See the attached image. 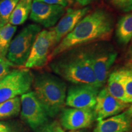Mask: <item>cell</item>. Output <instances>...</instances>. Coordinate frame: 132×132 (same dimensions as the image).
Masks as SVG:
<instances>
[{
    "label": "cell",
    "instance_id": "cell-12",
    "mask_svg": "<svg viewBox=\"0 0 132 132\" xmlns=\"http://www.w3.org/2000/svg\"><path fill=\"white\" fill-rule=\"evenodd\" d=\"M94 119L91 109L67 108L62 110L61 123L64 128L73 131L90 126Z\"/></svg>",
    "mask_w": 132,
    "mask_h": 132
},
{
    "label": "cell",
    "instance_id": "cell-30",
    "mask_svg": "<svg viewBox=\"0 0 132 132\" xmlns=\"http://www.w3.org/2000/svg\"><path fill=\"white\" fill-rule=\"evenodd\" d=\"M7 126H8L7 123L3 122H0V131L5 129V128H6L7 127Z\"/></svg>",
    "mask_w": 132,
    "mask_h": 132
},
{
    "label": "cell",
    "instance_id": "cell-7",
    "mask_svg": "<svg viewBox=\"0 0 132 132\" xmlns=\"http://www.w3.org/2000/svg\"><path fill=\"white\" fill-rule=\"evenodd\" d=\"M56 45L54 31L52 29L42 30L36 37L24 67L27 69L42 67L48 62L50 54Z\"/></svg>",
    "mask_w": 132,
    "mask_h": 132
},
{
    "label": "cell",
    "instance_id": "cell-10",
    "mask_svg": "<svg viewBox=\"0 0 132 132\" xmlns=\"http://www.w3.org/2000/svg\"><path fill=\"white\" fill-rule=\"evenodd\" d=\"M98 87L88 85H75L69 88L66 105L71 108L93 110L96 103Z\"/></svg>",
    "mask_w": 132,
    "mask_h": 132
},
{
    "label": "cell",
    "instance_id": "cell-27",
    "mask_svg": "<svg viewBox=\"0 0 132 132\" xmlns=\"http://www.w3.org/2000/svg\"><path fill=\"white\" fill-rule=\"evenodd\" d=\"M124 113L126 114V115L127 116L128 118H129L132 125V104L128 106V108L127 109V110L124 112Z\"/></svg>",
    "mask_w": 132,
    "mask_h": 132
},
{
    "label": "cell",
    "instance_id": "cell-25",
    "mask_svg": "<svg viewBox=\"0 0 132 132\" xmlns=\"http://www.w3.org/2000/svg\"><path fill=\"white\" fill-rule=\"evenodd\" d=\"M37 1L47 3L49 4L61 6L64 7H67L69 3V0H37Z\"/></svg>",
    "mask_w": 132,
    "mask_h": 132
},
{
    "label": "cell",
    "instance_id": "cell-17",
    "mask_svg": "<svg viewBox=\"0 0 132 132\" xmlns=\"http://www.w3.org/2000/svg\"><path fill=\"white\" fill-rule=\"evenodd\" d=\"M33 0H20L10 16L9 23L14 26L24 23L30 14Z\"/></svg>",
    "mask_w": 132,
    "mask_h": 132
},
{
    "label": "cell",
    "instance_id": "cell-23",
    "mask_svg": "<svg viewBox=\"0 0 132 132\" xmlns=\"http://www.w3.org/2000/svg\"><path fill=\"white\" fill-rule=\"evenodd\" d=\"M116 7L123 12L132 11V0H109Z\"/></svg>",
    "mask_w": 132,
    "mask_h": 132
},
{
    "label": "cell",
    "instance_id": "cell-9",
    "mask_svg": "<svg viewBox=\"0 0 132 132\" xmlns=\"http://www.w3.org/2000/svg\"><path fill=\"white\" fill-rule=\"evenodd\" d=\"M65 13V7L33 0L29 17L46 28L54 27Z\"/></svg>",
    "mask_w": 132,
    "mask_h": 132
},
{
    "label": "cell",
    "instance_id": "cell-13",
    "mask_svg": "<svg viewBox=\"0 0 132 132\" xmlns=\"http://www.w3.org/2000/svg\"><path fill=\"white\" fill-rule=\"evenodd\" d=\"M90 8L85 7L80 9H68L56 26L52 28L55 33L57 45L64 37L70 33L78 22L89 13Z\"/></svg>",
    "mask_w": 132,
    "mask_h": 132
},
{
    "label": "cell",
    "instance_id": "cell-6",
    "mask_svg": "<svg viewBox=\"0 0 132 132\" xmlns=\"http://www.w3.org/2000/svg\"><path fill=\"white\" fill-rule=\"evenodd\" d=\"M34 76L29 69H15L0 80V103L29 92Z\"/></svg>",
    "mask_w": 132,
    "mask_h": 132
},
{
    "label": "cell",
    "instance_id": "cell-28",
    "mask_svg": "<svg viewBox=\"0 0 132 132\" xmlns=\"http://www.w3.org/2000/svg\"><path fill=\"white\" fill-rule=\"evenodd\" d=\"M127 59L128 61V64L132 65V45L129 47L127 52Z\"/></svg>",
    "mask_w": 132,
    "mask_h": 132
},
{
    "label": "cell",
    "instance_id": "cell-5",
    "mask_svg": "<svg viewBox=\"0 0 132 132\" xmlns=\"http://www.w3.org/2000/svg\"><path fill=\"white\" fill-rule=\"evenodd\" d=\"M42 27L37 24L27 25L11 41L7 54V59L14 65H24Z\"/></svg>",
    "mask_w": 132,
    "mask_h": 132
},
{
    "label": "cell",
    "instance_id": "cell-26",
    "mask_svg": "<svg viewBox=\"0 0 132 132\" xmlns=\"http://www.w3.org/2000/svg\"><path fill=\"white\" fill-rule=\"evenodd\" d=\"M95 1H96V0H75L76 2L79 5H80L81 6H83V7L90 4Z\"/></svg>",
    "mask_w": 132,
    "mask_h": 132
},
{
    "label": "cell",
    "instance_id": "cell-34",
    "mask_svg": "<svg viewBox=\"0 0 132 132\" xmlns=\"http://www.w3.org/2000/svg\"><path fill=\"white\" fill-rule=\"evenodd\" d=\"M131 40H132V39H131Z\"/></svg>",
    "mask_w": 132,
    "mask_h": 132
},
{
    "label": "cell",
    "instance_id": "cell-3",
    "mask_svg": "<svg viewBox=\"0 0 132 132\" xmlns=\"http://www.w3.org/2000/svg\"><path fill=\"white\" fill-rule=\"evenodd\" d=\"M34 93L48 116H56L65 103V82L52 74L38 75L33 81Z\"/></svg>",
    "mask_w": 132,
    "mask_h": 132
},
{
    "label": "cell",
    "instance_id": "cell-16",
    "mask_svg": "<svg viewBox=\"0 0 132 132\" xmlns=\"http://www.w3.org/2000/svg\"><path fill=\"white\" fill-rule=\"evenodd\" d=\"M116 35L119 43L127 45L132 39V11L120 18L117 24Z\"/></svg>",
    "mask_w": 132,
    "mask_h": 132
},
{
    "label": "cell",
    "instance_id": "cell-31",
    "mask_svg": "<svg viewBox=\"0 0 132 132\" xmlns=\"http://www.w3.org/2000/svg\"><path fill=\"white\" fill-rule=\"evenodd\" d=\"M74 132H81V131H74Z\"/></svg>",
    "mask_w": 132,
    "mask_h": 132
},
{
    "label": "cell",
    "instance_id": "cell-11",
    "mask_svg": "<svg viewBox=\"0 0 132 132\" xmlns=\"http://www.w3.org/2000/svg\"><path fill=\"white\" fill-rule=\"evenodd\" d=\"M111 95L106 87L100 90L97 95L96 103L93 109L94 117L97 120L118 114L130 106Z\"/></svg>",
    "mask_w": 132,
    "mask_h": 132
},
{
    "label": "cell",
    "instance_id": "cell-29",
    "mask_svg": "<svg viewBox=\"0 0 132 132\" xmlns=\"http://www.w3.org/2000/svg\"><path fill=\"white\" fill-rule=\"evenodd\" d=\"M0 132H20L19 131V130H17L16 129H15V128L13 127H11L9 125H8L7 127L5 129L1 130Z\"/></svg>",
    "mask_w": 132,
    "mask_h": 132
},
{
    "label": "cell",
    "instance_id": "cell-8",
    "mask_svg": "<svg viewBox=\"0 0 132 132\" xmlns=\"http://www.w3.org/2000/svg\"><path fill=\"white\" fill-rule=\"evenodd\" d=\"M21 117L31 128L37 131L48 122L45 109L34 92H28L21 97Z\"/></svg>",
    "mask_w": 132,
    "mask_h": 132
},
{
    "label": "cell",
    "instance_id": "cell-24",
    "mask_svg": "<svg viewBox=\"0 0 132 132\" xmlns=\"http://www.w3.org/2000/svg\"><path fill=\"white\" fill-rule=\"evenodd\" d=\"M37 132H65L59 123L54 121L51 123H47L42 127L37 130Z\"/></svg>",
    "mask_w": 132,
    "mask_h": 132
},
{
    "label": "cell",
    "instance_id": "cell-15",
    "mask_svg": "<svg viewBox=\"0 0 132 132\" xmlns=\"http://www.w3.org/2000/svg\"><path fill=\"white\" fill-rule=\"evenodd\" d=\"M107 82L106 88L110 94L120 101L129 103L125 94L122 73L120 69L114 70L109 75Z\"/></svg>",
    "mask_w": 132,
    "mask_h": 132
},
{
    "label": "cell",
    "instance_id": "cell-21",
    "mask_svg": "<svg viewBox=\"0 0 132 132\" xmlns=\"http://www.w3.org/2000/svg\"><path fill=\"white\" fill-rule=\"evenodd\" d=\"M122 73L123 84L128 102L132 103V65L128 64L120 69Z\"/></svg>",
    "mask_w": 132,
    "mask_h": 132
},
{
    "label": "cell",
    "instance_id": "cell-18",
    "mask_svg": "<svg viewBox=\"0 0 132 132\" xmlns=\"http://www.w3.org/2000/svg\"><path fill=\"white\" fill-rule=\"evenodd\" d=\"M16 26L8 23L0 28V56L6 57L12 38L16 31Z\"/></svg>",
    "mask_w": 132,
    "mask_h": 132
},
{
    "label": "cell",
    "instance_id": "cell-4",
    "mask_svg": "<svg viewBox=\"0 0 132 132\" xmlns=\"http://www.w3.org/2000/svg\"><path fill=\"white\" fill-rule=\"evenodd\" d=\"M87 51L97 83L101 87L106 82L118 52L113 45L103 41L87 47Z\"/></svg>",
    "mask_w": 132,
    "mask_h": 132
},
{
    "label": "cell",
    "instance_id": "cell-2",
    "mask_svg": "<svg viewBox=\"0 0 132 132\" xmlns=\"http://www.w3.org/2000/svg\"><path fill=\"white\" fill-rule=\"evenodd\" d=\"M57 56L51 64L52 70L57 75L75 85H88L100 88L92 69L87 47H75Z\"/></svg>",
    "mask_w": 132,
    "mask_h": 132
},
{
    "label": "cell",
    "instance_id": "cell-33",
    "mask_svg": "<svg viewBox=\"0 0 132 132\" xmlns=\"http://www.w3.org/2000/svg\"><path fill=\"white\" fill-rule=\"evenodd\" d=\"M125 132H128V131H125Z\"/></svg>",
    "mask_w": 132,
    "mask_h": 132
},
{
    "label": "cell",
    "instance_id": "cell-22",
    "mask_svg": "<svg viewBox=\"0 0 132 132\" xmlns=\"http://www.w3.org/2000/svg\"><path fill=\"white\" fill-rule=\"evenodd\" d=\"M13 66H14V64L7 58L0 56V80L9 73L10 69Z\"/></svg>",
    "mask_w": 132,
    "mask_h": 132
},
{
    "label": "cell",
    "instance_id": "cell-1",
    "mask_svg": "<svg viewBox=\"0 0 132 132\" xmlns=\"http://www.w3.org/2000/svg\"><path fill=\"white\" fill-rule=\"evenodd\" d=\"M114 19L106 10L98 9L84 16L50 54L48 62L68 50L93 42L103 41L111 36Z\"/></svg>",
    "mask_w": 132,
    "mask_h": 132
},
{
    "label": "cell",
    "instance_id": "cell-19",
    "mask_svg": "<svg viewBox=\"0 0 132 132\" xmlns=\"http://www.w3.org/2000/svg\"><path fill=\"white\" fill-rule=\"evenodd\" d=\"M21 110V99L19 97L0 103V119H4L19 114Z\"/></svg>",
    "mask_w": 132,
    "mask_h": 132
},
{
    "label": "cell",
    "instance_id": "cell-32",
    "mask_svg": "<svg viewBox=\"0 0 132 132\" xmlns=\"http://www.w3.org/2000/svg\"><path fill=\"white\" fill-rule=\"evenodd\" d=\"M1 0H0V2H1Z\"/></svg>",
    "mask_w": 132,
    "mask_h": 132
},
{
    "label": "cell",
    "instance_id": "cell-14",
    "mask_svg": "<svg viewBox=\"0 0 132 132\" xmlns=\"http://www.w3.org/2000/svg\"><path fill=\"white\" fill-rule=\"evenodd\" d=\"M131 127L129 118L123 113L98 120L94 132H125Z\"/></svg>",
    "mask_w": 132,
    "mask_h": 132
},
{
    "label": "cell",
    "instance_id": "cell-20",
    "mask_svg": "<svg viewBox=\"0 0 132 132\" xmlns=\"http://www.w3.org/2000/svg\"><path fill=\"white\" fill-rule=\"evenodd\" d=\"M20 0H1L0 2V28L9 23L10 16Z\"/></svg>",
    "mask_w": 132,
    "mask_h": 132
}]
</instances>
